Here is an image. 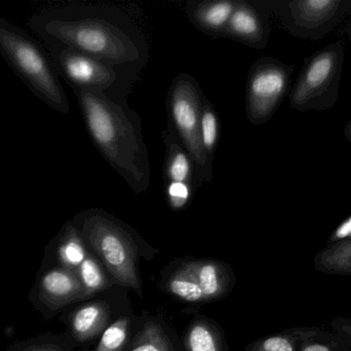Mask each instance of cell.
<instances>
[{
  "instance_id": "12",
  "label": "cell",
  "mask_w": 351,
  "mask_h": 351,
  "mask_svg": "<svg viewBox=\"0 0 351 351\" xmlns=\"http://www.w3.org/2000/svg\"><path fill=\"white\" fill-rule=\"evenodd\" d=\"M224 34L241 43L258 47L263 41L264 30L256 10L245 2L237 1Z\"/></svg>"
},
{
  "instance_id": "6",
  "label": "cell",
  "mask_w": 351,
  "mask_h": 351,
  "mask_svg": "<svg viewBox=\"0 0 351 351\" xmlns=\"http://www.w3.org/2000/svg\"><path fill=\"white\" fill-rule=\"evenodd\" d=\"M47 47L56 72L71 88L99 91L109 97V91L119 82L115 66L75 49L59 45Z\"/></svg>"
},
{
  "instance_id": "13",
  "label": "cell",
  "mask_w": 351,
  "mask_h": 351,
  "mask_svg": "<svg viewBox=\"0 0 351 351\" xmlns=\"http://www.w3.org/2000/svg\"><path fill=\"white\" fill-rule=\"evenodd\" d=\"M317 271L337 275H351V239L331 245L315 258Z\"/></svg>"
},
{
  "instance_id": "25",
  "label": "cell",
  "mask_w": 351,
  "mask_h": 351,
  "mask_svg": "<svg viewBox=\"0 0 351 351\" xmlns=\"http://www.w3.org/2000/svg\"><path fill=\"white\" fill-rule=\"evenodd\" d=\"M195 190L186 183H166V195L169 204L174 210H182L191 200Z\"/></svg>"
},
{
  "instance_id": "26",
  "label": "cell",
  "mask_w": 351,
  "mask_h": 351,
  "mask_svg": "<svg viewBox=\"0 0 351 351\" xmlns=\"http://www.w3.org/2000/svg\"><path fill=\"white\" fill-rule=\"evenodd\" d=\"M132 351H169L168 344L165 341L158 331L152 328L146 335L142 336L141 339L134 346Z\"/></svg>"
},
{
  "instance_id": "14",
  "label": "cell",
  "mask_w": 351,
  "mask_h": 351,
  "mask_svg": "<svg viewBox=\"0 0 351 351\" xmlns=\"http://www.w3.org/2000/svg\"><path fill=\"white\" fill-rule=\"evenodd\" d=\"M106 321L104 308L99 304H88L76 310L70 319V328L78 340L90 339L96 335Z\"/></svg>"
},
{
  "instance_id": "10",
  "label": "cell",
  "mask_w": 351,
  "mask_h": 351,
  "mask_svg": "<svg viewBox=\"0 0 351 351\" xmlns=\"http://www.w3.org/2000/svg\"><path fill=\"white\" fill-rule=\"evenodd\" d=\"M237 1L188 2L187 14L200 30L208 34L225 33L229 20L237 8Z\"/></svg>"
},
{
  "instance_id": "19",
  "label": "cell",
  "mask_w": 351,
  "mask_h": 351,
  "mask_svg": "<svg viewBox=\"0 0 351 351\" xmlns=\"http://www.w3.org/2000/svg\"><path fill=\"white\" fill-rule=\"evenodd\" d=\"M76 272L84 288L86 299L106 286V278L101 269L100 264L90 256L82 262Z\"/></svg>"
},
{
  "instance_id": "11",
  "label": "cell",
  "mask_w": 351,
  "mask_h": 351,
  "mask_svg": "<svg viewBox=\"0 0 351 351\" xmlns=\"http://www.w3.org/2000/svg\"><path fill=\"white\" fill-rule=\"evenodd\" d=\"M47 249L57 257L58 266L75 271L88 256L86 243L73 223L64 225Z\"/></svg>"
},
{
  "instance_id": "23",
  "label": "cell",
  "mask_w": 351,
  "mask_h": 351,
  "mask_svg": "<svg viewBox=\"0 0 351 351\" xmlns=\"http://www.w3.org/2000/svg\"><path fill=\"white\" fill-rule=\"evenodd\" d=\"M127 337L128 321L125 319L115 321L105 330L97 351H119Z\"/></svg>"
},
{
  "instance_id": "18",
  "label": "cell",
  "mask_w": 351,
  "mask_h": 351,
  "mask_svg": "<svg viewBox=\"0 0 351 351\" xmlns=\"http://www.w3.org/2000/svg\"><path fill=\"white\" fill-rule=\"evenodd\" d=\"M169 290L172 294L187 302H199L204 300L199 284L196 282L189 266L179 270L169 282Z\"/></svg>"
},
{
  "instance_id": "1",
  "label": "cell",
  "mask_w": 351,
  "mask_h": 351,
  "mask_svg": "<svg viewBox=\"0 0 351 351\" xmlns=\"http://www.w3.org/2000/svg\"><path fill=\"white\" fill-rule=\"evenodd\" d=\"M28 24L47 45L75 49L115 67L141 61L145 52L143 41H138L127 27L102 16L98 8L49 6L35 12Z\"/></svg>"
},
{
  "instance_id": "9",
  "label": "cell",
  "mask_w": 351,
  "mask_h": 351,
  "mask_svg": "<svg viewBox=\"0 0 351 351\" xmlns=\"http://www.w3.org/2000/svg\"><path fill=\"white\" fill-rule=\"evenodd\" d=\"M162 139L166 146V160H165L166 183H186L196 190L202 181L198 174L195 163L169 125L168 129L162 134Z\"/></svg>"
},
{
  "instance_id": "16",
  "label": "cell",
  "mask_w": 351,
  "mask_h": 351,
  "mask_svg": "<svg viewBox=\"0 0 351 351\" xmlns=\"http://www.w3.org/2000/svg\"><path fill=\"white\" fill-rule=\"evenodd\" d=\"M220 123L214 106L204 98L202 102V122H200V140L206 158L212 163L219 140Z\"/></svg>"
},
{
  "instance_id": "22",
  "label": "cell",
  "mask_w": 351,
  "mask_h": 351,
  "mask_svg": "<svg viewBox=\"0 0 351 351\" xmlns=\"http://www.w3.org/2000/svg\"><path fill=\"white\" fill-rule=\"evenodd\" d=\"M333 65V58L329 54H324L317 58L307 70L304 80V88L315 89L321 87L331 74Z\"/></svg>"
},
{
  "instance_id": "8",
  "label": "cell",
  "mask_w": 351,
  "mask_h": 351,
  "mask_svg": "<svg viewBox=\"0 0 351 351\" xmlns=\"http://www.w3.org/2000/svg\"><path fill=\"white\" fill-rule=\"evenodd\" d=\"M287 86L286 72L274 64L254 65L247 86V119L254 125L263 123L274 113Z\"/></svg>"
},
{
  "instance_id": "21",
  "label": "cell",
  "mask_w": 351,
  "mask_h": 351,
  "mask_svg": "<svg viewBox=\"0 0 351 351\" xmlns=\"http://www.w3.org/2000/svg\"><path fill=\"white\" fill-rule=\"evenodd\" d=\"M188 351H220V344L215 332L204 323L190 328L188 333Z\"/></svg>"
},
{
  "instance_id": "20",
  "label": "cell",
  "mask_w": 351,
  "mask_h": 351,
  "mask_svg": "<svg viewBox=\"0 0 351 351\" xmlns=\"http://www.w3.org/2000/svg\"><path fill=\"white\" fill-rule=\"evenodd\" d=\"M346 342L337 335L325 333L319 328L301 343L299 351H350Z\"/></svg>"
},
{
  "instance_id": "5",
  "label": "cell",
  "mask_w": 351,
  "mask_h": 351,
  "mask_svg": "<svg viewBox=\"0 0 351 351\" xmlns=\"http://www.w3.org/2000/svg\"><path fill=\"white\" fill-rule=\"evenodd\" d=\"M204 96L195 78L187 73L175 78L169 90V126L195 163L202 183H210L212 163L206 158L200 140Z\"/></svg>"
},
{
  "instance_id": "4",
  "label": "cell",
  "mask_w": 351,
  "mask_h": 351,
  "mask_svg": "<svg viewBox=\"0 0 351 351\" xmlns=\"http://www.w3.org/2000/svg\"><path fill=\"white\" fill-rule=\"evenodd\" d=\"M84 243L90 245L117 282L141 293L136 271V247L123 227L100 210H88L74 218Z\"/></svg>"
},
{
  "instance_id": "27",
  "label": "cell",
  "mask_w": 351,
  "mask_h": 351,
  "mask_svg": "<svg viewBox=\"0 0 351 351\" xmlns=\"http://www.w3.org/2000/svg\"><path fill=\"white\" fill-rule=\"evenodd\" d=\"M332 329L335 331L336 335L341 338L351 348V319L346 317H336L331 323Z\"/></svg>"
},
{
  "instance_id": "7",
  "label": "cell",
  "mask_w": 351,
  "mask_h": 351,
  "mask_svg": "<svg viewBox=\"0 0 351 351\" xmlns=\"http://www.w3.org/2000/svg\"><path fill=\"white\" fill-rule=\"evenodd\" d=\"M86 299L84 288L75 270L62 266L41 267L29 300L45 319L76 301Z\"/></svg>"
},
{
  "instance_id": "17",
  "label": "cell",
  "mask_w": 351,
  "mask_h": 351,
  "mask_svg": "<svg viewBox=\"0 0 351 351\" xmlns=\"http://www.w3.org/2000/svg\"><path fill=\"white\" fill-rule=\"evenodd\" d=\"M315 328H300L286 334L271 336L256 344L253 351H299L301 343L315 332Z\"/></svg>"
},
{
  "instance_id": "15",
  "label": "cell",
  "mask_w": 351,
  "mask_h": 351,
  "mask_svg": "<svg viewBox=\"0 0 351 351\" xmlns=\"http://www.w3.org/2000/svg\"><path fill=\"white\" fill-rule=\"evenodd\" d=\"M196 282L202 288L204 300L214 299L223 292L224 278L222 270L212 262H197L189 265Z\"/></svg>"
},
{
  "instance_id": "3",
  "label": "cell",
  "mask_w": 351,
  "mask_h": 351,
  "mask_svg": "<svg viewBox=\"0 0 351 351\" xmlns=\"http://www.w3.org/2000/svg\"><path fill=\"white\" fill-rule=\"evenodd\" d=\"M0 55L39 100L62 115L69 113V101L51 59L28 33L1 14Z\"/></svg>"
},
{
  "instance_id": "2",
  "label": "cell",
  "mask_w": 351,
  "mask_h": 351,
  "mask_svg": "<svg viewBox=\"0 0 351 351\" xmlns=\"http://www.w3.org/2000/svg\"><path fill=\"white\" fill-rule=\"evenodd\" d=\"M72 90L88 134L103 158L136 194L147 191L152 167L139 117L104 93L82 88Z\"/></svg>"
},
{
  "instance_id": "24",
  "label": "cell",
  "mask_w": 351,
  "mask_h": 351,
  "mask_svg": "<svg viewBox=\"0 0 351 351\" xmlns=\"http://www.w3.org/2000/svg\"><path fill=\"white\" fill-rule=\"evenodd\" d=\"M6 351H65L51 334H43L10 346Z\"/></svg>"
},
{
  "instance_id": "28",
  "label": "cell",
  "mask_w": 351,
  "mask_h": 351,
  "mask_svg": "<svg viewBox=\"0 0 351 351\" xmlns=\"http://www.w3.org/2000/svg\"><path fill=\"white\" fill-rule=\"evenodd\" d=\"M335 2L332 0H311V1L305 2V5L308 6L313 10H324L329 6L333 5Z\"/></svg>"
},
{
  "instance_id": "29",
  "label": "cell",
  "mask_w": 351,
  "mask_h": 351,
  "mask_svg": "<svg viewBox=\"0 0 351 351\" xmlns=\"http://www.w3.org/2000/svg\"><path fill=\"white\" fill-rule=\"evenodd\" d=\"M351 233V218L350 220H346L337 231V237L339 238H344V237L348 236Z\"/></svg>"
}]
</instances>
